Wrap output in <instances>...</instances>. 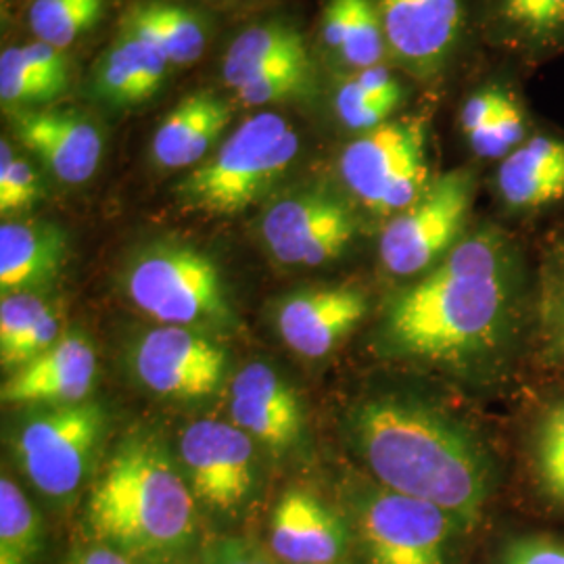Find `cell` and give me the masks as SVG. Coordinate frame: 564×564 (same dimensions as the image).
<instances>
[{
    "mask_svg": "<svg viewBox=\"0 0 564 564\" xmlns=\"http://www.w3.org/2000/svg\"><path fill=\"white\" fill-rule=\"evenodd\" d=\"M506 30L531 44L564 42V0H496Z\"/></svg>",
    "mask_w": 564,
    "mask_h": 564,
    "instance_id": "4316f807",
    "label": "cell"
},
{
    "mask_svg": "<svg viewBox=\"0 0 564 564\" xmlns=\"http://www.w3.org/2000/svg\"><path fill=\"white\" fill-rule=\"evenodd\" d=\"M505 95L506 90L502 88L489 86V88L475 93L468 101L464 102L463 113H460L464 137H470L473 132L484 128L485 123L496 116Z\"/></svg>",
    "mask_w": 564,
    "mask_h": 564,
    "instance_id": "74e56055",
    "label": "cell"
},
{
    "mask_svg": "<svg viewBox=\"0 0 564 564\" xmlns=\"http://www.w3.org/2000/svg\"><path fill=\"white\" fill-rule=\"evenodd\" d=\"M561 339H563V347H564V303H563V314H561Z\"/></svg>",
    "mask_w": 564,
    "mask_h": 564,
    "instance_id": "b9f144b4",
    "label": "cell"
},
{
    "mask_svg": "<svg viewBox=\"0 0 564 564\" xmlns=\"http://www.w3.org/2000/svg\"><path fill=\"white\" fill-rule=\"evenodd\" d=\"M170 65L158 42L121 20L116 41L97 65L95 93L111 105L147 101L162 86Z\"/></svg>",
    "mask_w": 564,
    "mask_h": 564,
    "instance_id": "ffe728a7",
    "label": "cell"
},
{
    "mask_svg": "<svg viewBox=\"0 0 564 564\" xmlns=\"http://www.w3.org/2000/svg\"><path fill=\"white\" fill-rule=\"evenodd\" d=\"M356 235V218L328 191L305 188L272 203L262 218V239L276 262L314 268L341 256Z\"/></svg>",
    "mask_w": 564,
    "mask_h": 564,
    "instance_id": "30bf717a",
    "label": "cell"
},
{
    "mask_svg": "<svg viewBox=\"0 0 564 564\" xmlns=\"http://www.w3.org/2000/svg\"><path fill=\"white\" fill-rule=\"evenodd\" d=\"M527 126H524L523 109L519 107L517 99L506 93L500 102L496 116L466 137L473 151L485 160H505L517 147H521L527 139Z\"/></svg>",
    "mask_w": 564,
    "mask_h": 564,
    "instance_id": "f546056e",
    "label": "cell"
},
{
    "mask_svg": "<svg viewBox=\"0 0 564 564\" xmlns=\"http://www.w3.org/2000/svg\"><path fill=\"white\" fill-rule=\"evenodd\" d=\"M99 372L97 351L82 333H65L36 360L11 370L0 400L11 405H59L88 400Z\"/></svg>",
    "mask_w": 564,
    "mask_h": 564,
    "instance_id": "5bb4252c",
    "label": "cell"
},
{
    "mask_svg": "<svg viewBox=\"0 0 564 564\" xmlns=\"http://www.w3.org/2000/svg\"><path fill=\"white\" fill-rule=\"evenodd\" d=\"M107 412L84 400L30 408L11 431V454L23 477L53 505H67L101 452Z\"/></svg>",
    "mask_w": 564,
    "mask_h": 564,
    "instance_id": "8992f818",
    "label": "cell"
},
{
    "mask_svg": "<svg viewBox=\"0 0 564 564\" xmlns=\"http://www.w3.org/2000/svg\"><path fill=\"white\" fill-rule=\"evenodd\" d=\"M123 20L137 25L162 46L172 65H186L199 59L205 48V30L199 18L178 4L141 2L134 4Z\"/></svg>",
    "mask_w": 564,
    "mask_h": 564,
    "instance_id": "cb8c5ba5",
    "label": "cell"
},
{
    "mask_svg": "<svg viewBox=\"0 0 564 564\" xmlns=\"http://www.w3.org/2000/svg\"><path fill=\"white\" fill-rule=\"evenodd\" d=\"M203 564H274L260 550L241 540H218L203 554Z\"/></svg>",
    "mask_w": 564,
    "mask_h": 564,
    "instance_id": "f35d334b",
    "label": "cell"
},
{
    "mask_svg": "<svg viewBox=\"0 0 564 564\" xmlns=\"http://www.w3.org/2000/svg\"><path fill=\"white\" fill-rule=\"evenodd\" d=\"M535 460L545 496L564 506V402L552 408L542 421Z\"/></svg>",
    "mask_w": 564,
    "mask_h": 564,
    "instance_id": "4dcf8cb0",
    "label": "cell"
},
{
    "mask_svg": "<svg viewBox=\"0 0 564 564\" xmlns=\"http://www.w3.org/2000/svg\"><path fill=\"white\" fill-rule=\"evenodd\" d=\"M102 18V0H34L30 25L36 41L65 51Z\"/></svg>",
    "mask_w": 564,
    "mask_h": 564,
    "instance_id": "484cf974",
    "label": "cell"
},
{
    "mask_svg": "<svg viewBox=\"0 0 564 564\" xmlns=\"http://www.w3.org/2000/svg\"><path fill=\"white\" fill-rule=\"evenodd\" d=\"M63 326H65V307L63 303L53 302V305L39 318V323L21 337L18 345L9 354L0 356L2 368L15 370L23 364L36 360L65 335Z\"/></svg>",
    "mask_w": 564,
    "mask_h": 564,
    "instance_id": "e575fe53",
    "label": "cell"
},
{
    "mask_svg": "<svg viewBox=\"0 0 564 564\" xmlns=\"http://www.w3.org/2000/svg\"><path fill=\"white\" fill-rule=\"evenodd\" d=\"M300 153L297 132L272 111L242 121L178 186L184 212L235 216L263 197Z\"/></svg>",
    "mask_w": 564,
    "mask_h": 564,
    "instance_id": "277c9868",
    "label": "cell"
},
{
    "mask_svg": "<svg viewBox=\"0 0 564 564\" xmlns=\"http://www.w3.org/2000/svg\"><path fill=\"white\" fill-rule=\"evenodd\" d=\"M232 107L216 93L199 90L182 99L160 123L153 142V162L163 170H182L202 162L212 144L223 137Z\"/></svg>",
    "mask_w": 564,
    "mask_h": 564,
    "instance_id": "44dd1931",
    "label": "cell"
},
{
    "mask_svg": "<svg viewBox=\"0 0 564 564\" xmlns=\"http://www.w3.org/2000/svg\"><path fill=\"white\" fill-rule=\"evenodd\" d=\"M23 53L30 63L41 72L44 78L55 82L63 90H67L69 84V63L65 57V51L48 42L34 41L23 44Z\"/></svg>",
    "mask_w": 564,
    "mask_h": 564,
    "instance_id": "8d00e7d4",
    "label": "cell"
},
{
    "mask_svg": "<svg viewBox=\"0 0 564 564\" xmlns=\"http://www.w3.org/2000/svg\"><path fill=\"white\" fill-rule=\"evenodd\" d=\"M95 542L139 558H165L195 538V494L158 435L134 433L113 452L86 502Z\"/></svg>",
    "mask_w": 564,
    "mask_h": 564,
    "instance_id": "3957f363",
    "label": "cell"
},
{
    "mask_svg": "<svg viewBox=\"0 0 564 564\" xmlns=\"http://www.w3.org/2000/svg\"><path fill=\"white\" fill-rule=\"evenodd\" d=\"M368 302L349 286L305 289L286 295L276 307L282 341L307 360H321L362 323Z\"/></svg>",
    "mask_w": 564,
    "mask_h": 564,
    "instance_id": "9a60e30c",
    "label": "cell"
},
{
    "mask_svg": "<svg viewBox=\"0 0 564 564\" xmlns=\"http://www.w3.org/2000/svg\"><path fill=\"white\" fill-rule=\"evenodd\" d=\"M475 181L454 170L429 182L423 195L395 214L381 235V262L395 276H414L456 247L470 212Z\"/></svg>",
    "mask_w": 564,
    "mask_h": 564,
    "instance_id": "ba28073f",
    "label": "cell"
},
{
    "mask_svg": "<svg viewBox=\"0 0 564 564\" xmlns=\"http://www.w3.org/2000/svg\"><path fill=\"white\" fill-rule=\"evenodd\" d=\"M41 199V181L34 165L18 158L13 147L0 142V212L18 214L34 207Z\"/></svg>",
    "mask_w": 564,
    "mask_h": 564,
    "instance_id": "d6a6232c",
    "label": "cell"
},
{
    "mask_svg": "<svg viewBox=\"0 0 564 564\" xmlns=\"http://www.w3.org/2000/svg\"><path fill=\"white\" fill-rule=\"evenodd\" d=\"M502 564H564V544L545 535H527L508 544Z\"/></svg>",
    "mask_w": 564,
    "mask_h": 564,
    "instance_id": "d590c367",
    "label": "cell"
},
{
    "mask_svg": "<svg viewBox=\"0 0 564 564\" xmlns=\"http://www.w3.org/2000/svg\"><path fill=\"white\" fill-rule=\"evenodd\" d=\"M358 523L370 564H445L452 535L463 529L440 506L387 487L364 496Z\"/></svg>",
    "mask_w": 564,
    "mask_h": 564,
    "instance_id": "9c48e42d",
    "label": "cell"
},
{
    "mask_svg": "<svg viewBox=\"0 0 564 564\" xmlns=\"http://www.w3.org/2000/svg\"><path fill=\"white\" fill-rule=\"evenodd\" d=\"M65 90L44 78L23 53V46H9L0 55V99L7 107H32L59 99Z\"/></svg>",
    "mask_w": 564,
    "mask_h": 564,
    "instance_id": "83f0119b",
    "label": "cell"
},
{
    "mask_svg": "<svg viewBox=\"0 0 564 564\" xmlns=\"http://www.w3.org/2000/svg\"><path fill=\"white\" fill-rule=\"evenodd\" d=\"M505 247L475 235L435 263L389 305L384 337L398 351L429 362H463L489 349L508 314Z\"/></svg>",
    "mask_w": 564,
    "mask_h": 564,
    "instance_id": "7a4b0ae2",
    "label": "cell"
},
{
    "mask_svg": "<svg viewBox=\"0 0 564 564\" xmlns=\"http://www.w3.org/2000/svg\"><path fill=\"white\" fill-rule=\"evenodd\" d=\"M312 86V61H293L270 74H263L256 80L247 82L235 90L237 101L245 107H262L268 102H279L303 95Z\"/></svg>",
    "mask_w": 564,
    "mask_h": 564,
    "instance_id": "1f68e13d",
    "label": "cell"
},
{
    "mask_svg": "<svg viewBox=\"0 0 564 564\" xmlns=\"http://www.w3.org/2000/svg\"><path fill=\"white\" fill-rule=\"evenodd\" d=\"M13 128L21 144L59 182L82 184L101 163V130L74 111H23Z\"/></svg>",
    "mask_w": 564,
    "mask_h": 564,
    "instance_id": "e0dca14e",
    "label": "cell"
},
{
    "mask_svg": "<svg viewBox=\"0 0 564 564\" xmlns=\"http://www.w3.org/2000/svg\"><path fill=\"white\" fill-rule=\"evenodd\" d=\"M130 364L149 391L162 398L197 400L220 389L228 356L220 343L202 330L160 324L137 339Z\"/></svg>",
    "mask_w": 564,
    "mask_h": 564,
    "instance_id": "8fae6325",
    "label": "cell"
},
{
    "mask_svg": "<svg viewBox=\"0 0 564 564\" xmlns=\"http://www.w3.org/2000/svg\"><path fill=\"white\" fill-rule=\"evenodd\" d=\"M383 23L372 0H351V20L343 42L341 55L358 69L377 67L384 57Z\"/></svg>",
    "mask_w": 564,
    "mask_h": 564,
    "instance_id": "f1b7e54d",
    "label": "cell"
},
{
    "mask_svg": "<svg viewBox=\"0 0 564 564\" xmlns=\"http://www.w3.org/2000/svg\"><path fill=\"white\" fill-rule=\"evenodd\" d=\"M500 195L514 209H538L564 197V142L533 137L502 160Z\"/></svg>",
    "mask_w": 564,
    "mask_h": 564,
    "instance_id": "7402d4cb",
    "label": "cell"
},
{
    "mask_svg": "<svg viewBox=\"0 0 564 564\" xmlns=\"http://www.w3.org/2000/svg\"><path fill=\"white\" fill-rule=\"evenodd\" d=\"M349 426L383 487L440 506L463 529L479 523L491 489V463L460 421L429 403L383 395L360 403Z\"/></svg>",
    "mask_w": 564,
    "mask_h": 564,
    "instance_id": "6da1fadb",
    "label": "cell"
},
{
    "mask_svg": "<svg viewBox=\"0 0 564 564\" xmlns=\"http://www.w3.org/2000/svg\"><path fill=\"white\" fill-rule=\"evenodd\" d=\"M67 262V235L59 226L9 220L0 226V291L46 293Z\"/></svg>",
    "mask_w": 564,
    "mask_h": 564,
    "instance_id": "d6986e66",
    "label": "cell"
},
{
    "mask_svg": "<svg viewBox=\"0 0 564 564\" xmlns=\"http://www.w3.org/2000/svg\"><path fill=\"white\" fill-rule=\"evenodd\" d=\"M67 564H132V558L111 545L93 542V544L76 547Z\"/></svg>",
    "mask_w": 564,
    "mask_h": 564,
    "instance_id": "60d3db41",
    "label": "cell"
},
{
    "mask_svg": "<svg viewBox=\"0 0 564 564\" xmlns=\"http://www.w3.org/2000/svg\"><path fill=\"white\" fill-rule=\"evenodd\" d=\"M375 4L387 48L419 76L440 72L460 34L463 0H375Z\"/></svg>",
    "mask_w": 564,
    "mask_h": 564,
    "instance_id": "4fadbf2b",
    "label": "cell"
},
{
    "mask_svg": "<svg viewBox=\"0 0 564 564\" xmlns=\"http://www.w3.org/2000/svg\"><path fill=\"white\" fill-rule=\"evenodd\" d=\"M349 20H351V0H330L326 4L321 32H323V41L330 48L341 51L347 30H349Z\"/></svg>",
    "mask_w": 564,
    "mask_h": 564,
    "instance_id": "ab89813d",
    "label": "cell"
},
{
    "mask_svg": "<svg viewBox=\"0 0 564 564\" xmlns=\"http://www.w3.org/2000/svg\"><path fill=\"white\" fill-rule=\"evenodd\" d=\"M178 460L195 498L212 510L232 512L256 489L253 444L235 423L203 419L184 426Z\"/></svg>",
    "mask_w": 564,
    "mask_h": 564,
    "instance_id": "7c38bea8",
    "label": "cell"
},
{
    "mask_svg": "<svg viewBox=\"0 0 564 564\" xmlns=\"http://www.w3.org/2000/svg\"><path fill=\"white\" fill-rule=\"evenodd\" d=\"M230 414L251 440L284 452L302 435V403L295 389L268 364H247L230 383Z\"/></svg>",
    "mask_w": 564,
    "mask_h": 564,
    "instance_id": "2e32d148",
    "label": "cell"
},
{
    "mask_svg": "<svg viewBox=\"0 0 564 564\" xmlns=\"http://www.w3.org/2000/svg\"><path fill=\"white\" fill-rule=\"evenodd\" d=\"M123 289L130 302L163 326L209 333L235 324L220 268L191 245L147 247L128 263Z\"/></svg>",
    "mask_w": 564,
    "mask_h": 564,
    "instance_id": "5b68a950",
    "label": "cell"
},
{
    "mask_svg": "<svg viewBox=\"0 0 564 564\" xmlns=\"http://www.w3.org/2000/svg\"><path fill=\"white\" fill-rule=\"evenodd\" d=\"M349 544L341 517L314 494L282 496L270 523L272 552L286 564H335Z\"/></svg>",
    "mask_w": 564,
    "mask_h": 564,
    "instance_id": "ac0fdd59",
    "label": "cell"
},
{
    "mask_svg": "<svg viewBox=\"0 0 564 564\" xmlns=\"http://www.w3.org/2000/svg\"><path fill=\"white\" fill-rule=\"evenodd\" d=\"M53 305L46 293H9L0 302V356L9 354L21 337Z\"/></svg>",
    "mask_w": 564,
    "mask_h": 564,
    "instance_id": "836d02e7",
    "label": "cell"
},
{
    "mask_svg": "<svg viewBox=\"0 0 564 564\" xmlns=\"http://www.w3.org/2000/svg\"><path fill=\"white\" fill-rule=\"evenodd\" d=\"M349 191L379 214H400L429 186L419 121H384L349 142L339 162Z\"/></svg>",
    "mask_w": 564,
    "mask_h": 564,
    "instance_id": "52a82bcc",
    "label": "cell"
},
{
    "mask_svg": "<svg viewBox=\"0 0 564 564\" xmlns=\"http://www.w3.org/2000/svg\"><path fill=\"white\" fill-rule=\"evenodd\" d=\"M305 57H310L307 46L297 30L279 21L260 23L230 44L224 55L223 80L228 88L239 90L247 82Z\"/></svg>",
    "mask_w": 564,
    "mask_h": 564,
    "instance_id": "603a6c76",
    "label": "cell"
},
{
    "mask_svg": "<svg viewBox=\"0 0 564 564\" xmlns=\"http://www.w3.org/2000/svg\"><path fill=\"white\" fill-rule=\"evenodd\" d=\"M42 524L34 506L7 473L0 477V564H36Z\"/></svg>",
    "mask_w": 564,
    "mask_h": 564,
    "instance_id": "d4e9b609",
    "label": "cell"
}]
</instances>
